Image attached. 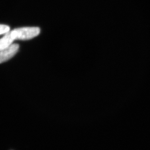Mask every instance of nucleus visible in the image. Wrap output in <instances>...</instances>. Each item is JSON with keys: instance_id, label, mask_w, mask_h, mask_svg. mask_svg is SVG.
<instances>
[{"instance_id": "1", "label": "nucleus", "mask_w": 150, "mask_h": 150, "mask_svg": "<svg viewBox=\"0 0 150 150\" xmlns=\"http://www.w3.org/2000/svg\"><path fill=\"white\" fill-rule=\"evenodd\" d=\"M15 40H29L36 37L40 33V29L37 27H21L11 31Z\"/></svg>"}, {"instance_id": "2", "label": "nucleus", "mask_w": 150, "mask_h": 150, "mask_svg": "<svg viewBox=\"0 0 150 150\" xmlns=\"http://www.w3.org/2000/svg\"><path fill=\"white\" fill-rule=\"evenodd\" d=\"M19 45L12 44L7 48L0 51V64L8 61L13 57L18 51Z\"/></svg>"}, {"instance_id": "3", "label": "nucleus", "mask_w": 150, "mask_h": 150, "mask_svg": "<svg viewBox=\"0 0 150 150\" xmlns=\"http://www.w3.org/2000/svg\"><path fill=\"white\" fill-rule=\"evenodd\" d=\"M15 39L11 31L5 34L2 38L0 39V51L4 50L12 44Z\"/></svg>"}, {"instance_id": "4", "label": "nucleus", "mask_w": 150, "mask_h": 150, "mask_svg": "<svg viewBox=\"0 0 150 150\" xmlns=\"http://www.w3.org/2000/svg\"><path fill=\"white\" fill-rule=\"evenodd\" d=\"M10 31V27L9 26L0 24V35L6 34Z\"/></svg>"}]
</instances>
